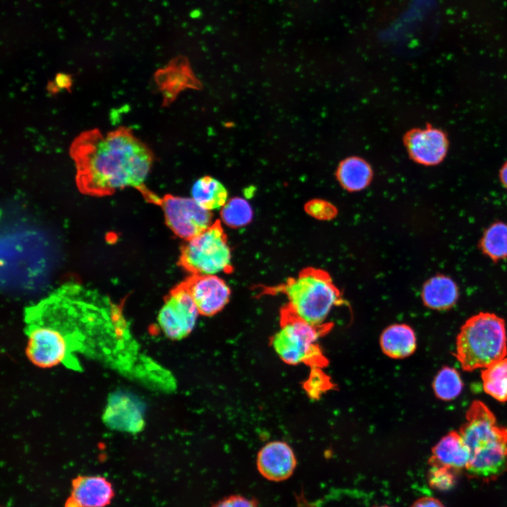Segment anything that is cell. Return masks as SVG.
Instances as JSON below:
<instances>
[{
	"label": "cell",
	"mask_w": 507,
	"mask_h": 507,
	"mask_svg": "<svg viewBox=\"0 0 507 507\" xmlns=\"http://www.w3.org/2000/svg\"><path fill=\"white\" fill-rule=\"evenodd\" d=\"M305 210L313 218L321 220H331L337 214V209L332 203L320 199L306 203Z\"/></svg>",
	"instance_id": "cell-24"
},
{
	"label": "cell",
	"mask_w": 507,
	"mask_h": 507,
	"mask_svg": "<svg viewBox=\"0 0 507 507\" xmlns=\"http://www.w3.org/2000/svg\"><path fill=\"white\" fill-rule=\"evenodd\" d=\"M71 495L82 507H105L114 495L111 482L98 475H79L72 480Z\"/></svg>",
	"instance_id": "cell-14"
},
{
	"label": "cell",
	"mask_w": 507,
	"mask_h": 507,
	"mask_svg": "<svg viewBox=\"0 0 507 507\" xmlns=\"http://www.w3.org/2000/svg\"><path fill=\"white\" fill-rule=\"evenodd\" d=\"M411 507H445L437 499L431 496H424L418 499Z\"/></svg>",
	"instance_id": "cell-26"
},
{
	"label": "cell",
	"mask_w": 507,
	"mask_h": 507,
	"mask_svg": "<svg viewBox=\"0 0 507 507\" xmlns=\"http://www.w3.org/2000/svg\"><path fill=\"white\" fill-rule=\"evenodd\" d=\"M178 265L190 275L230 274L233 271L232 253L220 220L185 241L182 245Z\"/></svg>",
	"instance_id": "cell-5"
},
{
	"label": "cell",
	"mask_w": 507,
	"mask_h": 507,
	"mask_svg": "<svg viewBox=\"0 0 507 507\" xmlns=\"http://www.w3.org/2000/svg\"><path fill=\"white\" fill-rule=\"evenodd\" d=\"M144 197L161 208L167 226L184 241L198 235L213 223L211 211L201 208L192 198L172 194L160 197L150 190Z\"/></svg>",
	"instance_id": "cell-7"
},
{
	"label": "cell",
	"mask_w": 507,
	"mask_h": 507,
	"mask_svg": "<svg viewBox=\"0 0 507 507\" xmlns=\"http://www.w3.org/2000/svg\"><path fill=\"white\" fill-rule=\"evenodd\" d=\"M254 215L250 204L241 197L227 200L220 211L221 220L230 227L239 228L249 225Z\"/></svg>",
	"instance_id": "cell-22"
},
{
	"label": "cell",
	"mask_w": 507,
	"mask_h": 507,
	"mask_svg": "<svg viewBox=\"0 0 507 507\" xmlns=\"http://www.w3.org/2000/svg\"><path fill=\"white\" fill-rule=\"evenodd\" d=\"M457 472L442 467L430 466L428 472L430 485L437 490L445 491L456 483Z\"/></svg>",
	"instance_id": "cell-23"
},
{
	"label": "cell",
	"mask_w": 507,
	"mask_h": 507,
	"mask_svg": "<svg viewBox=\"0 0 507 507\" xmlns=\"http://www.w3.org/2000/svg\"><path fill=\"white\" fill-rule=\"evenodd\" d=\"M54 84L55 87L57 86L59 88L68 89V87L70 85V80L68 78V75L63 74L58 75L54 82Z\"/></svg>",
	"instance_id": "cell-27"
},
{
	"label": "cell",
	"mask_w": 507,
	"mask_h": 507,
	"mask_svg": "<svg viewBox=\"0 0 507 507\" xmlns=\"http://www.w3.org/2000/svg\"><path fill=\"white\" fill-rule=\"evenodd\" d=\"M180 283L190 294L201 315L217 314L230 301V287L216 275H190Z\"/></svg>",
	"instance_id": "cell-10"
},
{
	"label": "cell",
	"mask_w": 507,
	"mask_h": 507,
	"mask_svg": "<svg viewBox=\"0 0 507 507\" xmlns=\"http://www.w3.org/2000/svg\"><path fill=\"white\" fill-rule=\"evenodd\" d=\"M65 507H82L79 502L72 496H70L65 503Z\"/></svg>",
	"instance_id": "cell-29"
},
{
	"label": "cell",
	"mask_w": 507,
	"mask_h": 507,
	"mask_svg": "<svg viewBox=\"0 0 507 507\" xmlns=\"http://www.w3.org/2000/svg\"><path fill=\"white\" fill-rule=\"evenodd\" d=\"M199 315L190 294L180 282L165 298L158 323L168 338L181 340L193 331Z\"/></svg>",
	"instance_id": "cell-8"
},
{
	"label": "cell",
	"mask_w": 507,
	"mask_h": 507,
	"mask_svg": "<svg viewBox=\"0 0 507 507\" xmlns=\"http://www.w3.org/2000/svg\"><path fill=\"white\" fill-rule=\"evenodd\" d=\"M506 354L507 335L502 318L492 313L480 312L461 326L454 356L463 370L484 368Z\"/></svg>",
	"instance_id": "cell-4"
},
{
	"label": "cell",
	"mask_w": 507,
	"mask_h": 507,
	"mask_svg": "<svg viewBox=\"0 0 507 507\" xmlns=\"http://www.w3.org/2000/svg\"><path fill=\"white\" fill-rule=\"evenodd\" d=\"M484 391L500 402L507 401V358L496 361L481 373Z\"/></svg>",
	"instance_id": "cell-19"
},
{
	"label": "cell",
	"mask_w": 507,
	"mask_h": 507,
	"mask_svg": "<svg viewBox=\"0 0 507 507\" xmlns=\"http://www.w3.org/2000/svg\"><path fill=\"white\" fill-rule=\"evenodd\" d=\"M258 501L254 498H248L242 495L233 494L225 496L215 503L211 507H258Z\"/></svg>",
	"instance_id": "cell-25"
},
{
	"label": "cell",
	"mask_w": 507,
	"mask_h": 507,
	"mask_svg": "<svg viewBox=\"0 0 507 507\" xmlns=\"http://www.w3.org/2000/svg\"><path fill=\"white\" fill-rule=\"evenodd\" d=\"M256 466L260 474L273 482L289 478L296 466V458L292 447L282 441H272L259 450Z\"/></svg>",
	"instance_id": "cell-11"
},
{
	"label": "cell",
	"mask_w": 507,
	"mask_h": 507,
	"mask_svg": "<svg viewBox=\"0 0 507 507\" xmlns=\"http://www.w3.org/2000/svg\"><path fill=\"white\" fill-rule=\"evenodd\" d=\"M261 289L263 294H284L288 299V313L319 328L340 301L339 292L330 277L318 270H306L279 287Z\"/></svg>",
	"instance_id": "cell-3"
},
{
	"label": "cell",
	"mask_w": 507,
	"mask_h": 507,
	"mask_svg": "<svg viewBox=\"0 0 507 507\" xmlns=\"http://www.w3.org/2000/svg\"><path fill=\"white\" fill-rule=\"evenodd\" d=\"M403 142L410 158L425 166L440 164L446 157L449 140L442 129L427 123L424 127L408 130Z\"/></svg>",
	"instance_id": "cell-9"
},
{
	"label": "cell",
	"mask_w": 507,
	"mask_h": 507,
	"mask_svg": "<svg viewBox=\"0 0 507 507\" xmlns=\"http://www.w3.org/2000/svg\"><path fill=\"white\" fill-rule=\"evenodd\" d=\"M70 155L79 190L96 196L129 187L139 191L154 159L150 148L126 127L106 134L98 129L84 131L72 142Z\"/></svg>",
	"instance_id": "cell-1"
},
{
	"label": "cell",
	"mask_w": 507,
	"mask_h": 507,
	"mask_svg": "<svg viewBox=\"0 0 507 507\" xmlns=\"http://www.w3.org/2000/svg\"><path fill=\"white\" fill-rule=\"evenodd\" d=\"M380 346L382 352L391 358H406L416 350L417 338L415 331L407 324L390 325L381 333Z\"/></svg>",
	"instance_id": "cell-16"
},
{
	"label": "cell",
	"mask_w": 507,
	"mask_h": 507,
	"mask_svg": "<svg viewBox=\"0 0 507 507\" xmlns=\"http://www.w3.org/2000/svg\"><path fill=\"white\" fill-rule=\"evenodd\" d=\"M319 327L300 320L285 309L281 325L271 339L272 346L285 363L296 365L320 361L321 352L318 341Z\"/></svg>",
	"instance_id": "cell-6"
},
{
	"label": "cell",
	"mask_w": 507,
	"mask_h": 507,
	"mask_svg": "<svg viewBox=\"0 0 507 507\" xmlns=\"http://www.w3.org/2000/svg\"><path fill=\"white\" fill-rule=\"evenodd\" d=\"M192 196L201 208L211 211L223 208L228 200V192L220 181L206 175L194 183Z\"/></svg>",
	"instance_id": "cell-18"
},
{
	"label": "cell",
	"mask_w": 507,
	"mask_h": 507,
	"mask_svg": "<svg viewBox=\"0 0 507 507\" xmlns=\"http://www.w3.org/2000/svg\"><path fill=\"white\" fill-rule=\"evenodd\" d=\"M499 176L501 184L507 190V161L501 165Z\"/></svg>",
	"instance_id": "cell-28"
},
{
	"label": "cell",
	"mask_w": 507,
	"mask_h": 507,
	"mask_svg": "<svg viewBox=\"0 0 507 507\" xmlns=\"http://www.w3.org/2000/svg\"><path fill=\"white\" fill-rule=\"evenodd\" d=\"M459 433L470 451L468 476L491 481L507 472V427L497 423L485 403L472 402Z\"/></svg>",
	"instance_id": "cell-2"
},
{
	"label": "cell",
	"mask_w": 507,
	"mask_h": 507,
	"mask_svg": "<svg viewBox=\"0 0 507 507\" xmlns=\"http://www.w3.org/2000/svg\"><path fill=\"white\" fill-rule=\"evenodd\" d=\"M469 460L470 451L461 434L451 431L433 446L429 465L458 473L465 470Z\"/></svg>",
	"instance_id": "cell-12"
},
{
	"label": "cell",
	"mask_w": 507,
	"mask_h": 507,
	"mask_svg": "<svg viewBox=\"0 0 507 507\" xmlns=\"http://www.w3.org/2000/svg\"><path fill=\"white\" fill-rule=\"evenodd\" d=\"M104 418L113 428L131 432H139L144 423L140 403L125 394L111 397Z\"/></svg>",
	"instance_id": "cell-13"
},
{
	"label": "cell",
	"mask_w": 507,
	"mask_h": 507,
	"mask_svg": "<svg viewBox=\"0 0 507 507\" xmlns=\"http://www.w3.org/2000/svg\"><path fill=\"white\" fill-rule=\"evenodd\" d=\"M375 507H389V506H375Z\"/></svg>",
	"instance_id": "cell-30"
},
{
	"label": "cell",
	"mask_w": 507,
	"mask_h": 507,
	"mask_svg": "<svg viewBox=\"0 0 507 507\" xmlns=\"http://www.w3.org/2000/svg\"><path fill=\"white\" fill-rule=\"evenodd\" d=\"M479 246L494 262L507 258V224L497 221L489 226L480 240Z\"/></svg>",
	"instance_id": "cell-20"
},
{
	"label": "cell",
	"mask_w": 507,
	"mask_h": 507,
	"mask_svg": "<svg viewBox=\"0 0 507 507\" xmlns=\"http://www.w3.org/2000/svg\"><path fill=\"white\" fill-rule=\"evenodd\" d=\"M339 184L348 192H360L371 182L373 170L364 158L353 156L342 159L335 171Z\"/></svg>",
	"instance_id": "cell-17"
},
{
	"label": "cell",
	"mask_w": 507,
	"mask_h": 507,
	"mask_svg": "<svg viewBox=\"0 0 507 507\" xmlns=\"http://www.w3.org/2000/svg\"><path fill=\"white\" fill-rule=\"evenodd\" d=\"M463 383L458 372L453 368L443 367L435 375L432 388L435 396L443 401H451L460 395Z\"/></svg>",
	"instance_id": "cell-21"
},
{
	"label": "cell",
	"mask_w": 507,
	"mask_h": 507,
	"mask_svg": "<svg viewBox=\"0 0 507 507\" xmlns=\"http://www.w3.org/2000/svg\"><path fill=\"white\" fill-rule=\"evenodd\" d=\"M458 296L459 291L456 283L446 275H433L422 287V301L426 307L432 310H449L456 303Z\"/></svg>",
	"instance_id": "cell-15"
}]
</instances>
